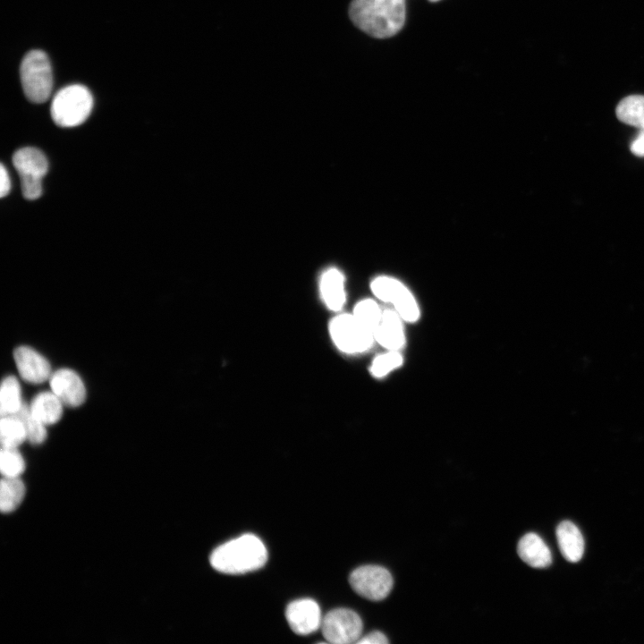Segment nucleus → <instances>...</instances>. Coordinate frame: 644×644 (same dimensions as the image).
<instances>
[{
  "instance_id": "nucleus-1",
  "label": "nucleus",
  "mask_w": 644,
  "mask_h": 644,
  "mask_svg": "<svg viewBox=\"0 0 644 644\" xmlns=\"http://www.w3.org/2000/svg\"><path fill=\"white\" fill-rule=\"evenodd\" d=\"M349 16L356 27L377 38L398 33L405 21V0H352Z\"/></svg>"
},
{
  "instance_id": "nucleus-2",
  "label": "nucleus",
  "mask_w": 644,
  "mask_h": 644,
  "mask_svg": "<svg viewBox=\"0 0 644 644\" xmlns=\"http://www.w3.org/2000/svg\"><path fill=\"white\" fill-rule=\"evenodd\" d=\"M267 559V551L261 539L247 533L217 547L209 562L222 573L242 574L261 568Z\"/></svg>"
},
{
  "instance_id": "nucleus-3",
  "label": "nucleus",
  "mask_w": 644,
  "mask_h": 644,
  "mask_svg": "<svg viewBox=\"0 0 644 644\" xmlns=\"http://www.w3.org/2000/svg\"><path fill=\"white\" fill-rule=\"evenodd\" d=\"M92 107L93 97L86 87L69 85L55 95L51 104V116L60 127H76L87 120Z\"/></svg>"
},
{
  "instance_id": "nucleus-4",
  "label": "nucleus",
  "mask_w": 644,
  "mask_h": 644,
  "mask_svg": "<svg viewBox=\"0 0 644 644\" xmlns=\"http://www.w3.org/2000/svg\"><path fill=\"white\" fill-rule=\"evenodd\" d=\"M20 75L22 89L30 102L40 104L49 98L53 74L49 58L45 52H29L21 61Z\"/></svg>"
},
{
  "instance_id": "nucleus-5",
  "label": "nucleus",
  "mask_w": 644,
  "mask_h": 644,
  "mask_svg": "<svg viewBox=\"0 0 644 644\" xmlns=\"http://www.w3.org/2000/svg\"><path fill=\"white\" fill-rule=\"evenodd\" d=\"M13 164L20 175L22 193L30 198L40 195L42 180L48 171L44 153L32 147L21 148L13 154Z\"/></svg>"
},
{
  "instance_id": "nucleus-6",
  "label": "nucleus",
  "mask_w": 644,
  "mask_h": 644,
  "mask_svg": "<svg viewBox=\"0 0 644 644\" xmlns=\"http://www.w3.org/2000/svg\"><path fill=\"white\" fill-rule=\"evenodd\" d=\"M371 290L377 298L391 303L404 321L415 322L419 318V309L414 296L399 280L377 276L371 283Z\"/></svg>"
},
{
  "instance_id": "nucleus-7",
  "label": "nucleus",
  "mask_w": 644,
  "mask_h": 644,
  "mask_svg": "<svg viewBox=\"0 0 644 644\" xmlns=\"http://www.w3.org/2000/svg\"><path fill=\"white\" fill-rule=\"evenodd\" d=\"M331 337L335 345L347 353L367 351L375 340L374 335L365 329L352 314H342L330 323Z\"/></svg>"
},
{
  "instance_id": "nucleus-8",
  "label": "nucleus",
  "mask_w": 644,
  "mask_h": 644,
  "mask_svg": "<svg viewBox=\"0 0 644 644\" xmlns=\"http://www.w3.org/2000/svg\"><path fill=\"white\" fill-rule=\"evenodd\" d=\"M321 628L327 642L350 644L356 643L361 637L363 625L360 617L354 611L336 608L323 617Z\"/></svg>"
},
{
  "instance_id": "nucleus-9",
  "label": "nucleus",
  "mask_w": 644,
  "mask_h": 644,
  "mask_svg": "<svg viewBox=\"0 0 644 644\" xmlns=\"http://www.w3.org/2000/svg\"><path fill=\"white\" fill-rule=\"evenodd\" d=\"M349 582L362 597L373 601L386 598L393 588V577L384 567L363 565L352 572Z\"/></svg>"
},
{
  "instance_id": "nucleus-10",
  "label": "nucleus",
  "mask_w": 644,
  "mask_h": 644,
  "mask_svg": "<svg viewBox=\"0 0 644 644\" xmlns=\"http://www.w3.org/2000/svg\"><path fill=\"white\" fill-rule=\"evenodd\" d=\"M286 620L296 634L307 635L321 627L323 617L318 603L310 598L291 602L285 611Z\"/></svg>"
},
{
  "instance_id": "nucleus-11",
  "label": "nucleus",
  "mask_w": 644,
  "mask_h": 644,
  "mask_svg": "<svg viewBox=\"0 0 644 644\" xmlns=\"http://www.w3.org/2000/svg\"><path fill=\"white\" fill-rule=\"evenodd\" d=\"M52 392L64 405L78 407L86 398V389L80 376L69 369L54 372L49 378Z\"/></svg>"
},
{
  "instance_id": "nucleus-12",
  "label": "nucleus",
  "mask_w": 644,
  "mask_h": 644,
  "mask_svg": "<svg viewBox=\"0 0 644 644\" xmlns=\"http://www.w3.org/2000/svg\"><path fill=\"white\" fill-rule=\"evenodd\" d=\"M13 358L20 376L29 383H43L53 374L49 362L29 346L17 347Z\"/></svg>"
},
{
  "instance_id": "nucleus-13",
  "label": "nucleus",
  "mask_w": 644,
  "mask_h": 644,
  "mask_svg": "<svg viewBox=\"0 0 644 644\" xmlns=\"http://www.w3.org/2000/svg\"><path fill=\"white\" fill-rule=\"evenodd\" d=\"M402 320L395 310H384L375 340L388 351H399L405 343Z\"/></svg>"
},
{
  "instance_id": "nucleus-14",
  "label": "nucleus",
  "mask_w": 644,
  "mask_h": 644,
  "mask_svg": "<svg viewBox=\"0 0 644 644\" xmlns=\"http://www.w3.org/2000/svg\"><path fill=\"white\" fill-rule=\"evenodd\" d=\"M517 553L524 563L534 568H546L552 563L549 547L536 533H527L519 540Z\"/></svg>"
},
{
  "instance_id": "nucleus-15",
  "label": "nucleus",
  "mask_w": 644,
  "mask_h": 644,
  "mask_svg": "<svg viewBox=\"0 0 644 644\" xmlns=\"http://www.w3.org/2000/svg\"><path fill=\"white\" fill-rule=\"evenodd\" d=\"M556 538L563 556L571 563L579 562L584 553V539L577 526L562 521L556 528Z\"/></svg>"
},
{
  "instance_id": "nucleus-16",
  "label": "nucleus",
  "mask_w": 644,
  "mask_h": 644,
  "mask_svg": "<svg viewBox=\"0 0 644 644\" xmlns=\"http://www.w3.org/2000/svg\"><path fill=\"white\" fill-rule=\"evenodd\" d=\"M320 292L326 305L339 310L345 302L344 278L336 268L326 270L320 280Z\"/></svg>"
},
{
  "instance_id": "nucleus-17",
  "label": "nucleus",
  "mask_w": 644,
  "mask_h": 644,
  "mask_svg": "<svg viewBox=\"0 0 644 644\" xmlns=\"http://www.w3.org/2000/svg\"><path fill=\"white\" fill-rule=\"evenodd\" d=\"M63 402L53 392H42L32 400L30 410L42 423H56L63 414Z\"/></svg>"
},
{
  "instance_id": "nucleus-18",
  "label": "nucleus",
  "mask_w": 644,
  "mask_h": 644,
  "mask_svg": "<svg viewBox=\"0 0 644 644\" xmlns=\"http://www.w3.org/2000/svg\"><path fill=\"white\" fill-rule=\"evenodd\" d=\"M25 492V485L20 477H3L0 485V509L2 513H9L16 510L21 504Z\"/></svg>"
},
{
  "instance_id": "nucleus-19",
  "label": "nucleus",
  "mask_w": 644,
  "mask_h": 644,
  "mask_svg": "<svg viewBox=\"0 0 644 644\" xmlns=\"http://www.w3.org/2000/svg\"><path fill=\"white\" fill-rule=\"evenodd\" d=\"M616 115L626 124L644 129V96L631 95L622 99L616 107Z\"/></svg>"
},
{
  "instance_id": "nucleus-20",
  "label": "nucleus",
  "mask_w": 644,
  "mask_h": 644,
  "mask_svg": "<svg viewBox=\"0 0 644 644\" xmlns=\"http://www.w3.org/2000/svg\"><path fill=\"white\" fill-rule=\"evenodd\" d=\"M21 386L16 377H6L0 390V412L2 416L14 415L22 406Z\"/></svg>"
},
{
  "instance_id": "nucleus-21",
  "label": "nucleus",
  "mask_w": 644,
  "mask_h": 644,
  "mask_svg": "<svg viewBox=\"0 0 644 644\" xmlns=\"http://www.w3.org/2000/svg\"><path fill=\"white\" fill-rule=\"evenodd\" d=\"M0 439L2 447L7 448H17L27 439L24 426L19 418L14 415L2 416Z\"/></svg>"
},
{
  "instance_id": "nucleus-22",
  "label": "nucleus",
  "mask_w": 644,
  "mask_h": 644,
  "mask_svg": "<svg viewBox=\"0 0 644 644\" xmlns=\"http://www.w3.org/2000/svg\"><path fill=\"white\" fill-rule=\"evenodd\" d=\"M382 312L376 301L367 299L357 303L352 315L365 329L374 335L381 321Z\"/></svg>"
},
{
  "instance_id": "nucleus-23",
  "label": "nucleus",
  "mask_w": 644,
  "mask_h": 644,
  "mask_svg": "<svg viewBox=\"0 0 644 644\" xmlns=\"http://www.w3.org/2000/svg\"><path fill=\"white\" fill-rule=\"evenodd\" d=\"M14 416L19 418L22 422L26 431L27 440L31 444L39 445L46 440V425L31 413L30 407L23 403Z\"/></svg>"
},
{
  "instance_id": "nucleus-24",
  "label": "nucleus",
  "mask_w": 644,
  "mask_h": 644,
  "mask_svg": "<svg viewBox=\"0 0 644 644\" xmlns=\"http://www.w3.org/2000/svg\"><path fill=\"white\" fill-rule=\"evenodd\" d=\"M25 470V462L17 448L2 447L0 470L3 477L18 478Z\"/></svg>"
},
{
  "instance_id": "nucleus-25",
  "label": "nucleus",
  "mask_w": 644,
  "mask_h": 644,
  "mask_svg": "<svg viewBox=\"0 0 644 644\" xmlns=\"http://www.w3.org/2000/svg\"><path fill=\"white\" fill-rule=\"evenodd\" d=\"M402 364V356L398 351H388L373 360L370 372L376 377H382Z\"/></svg>"
},
{
  "instance_id": "nucleus-26",
  "label": "nucleus",
  "mask_w": 644,
  "mask_h": 644,
  "mask_svg": "<svg viewBox=\"0 0 644 644\" xmlns=\"http://www.w3.org/2000/svg\"><path fill=\"white\" fill-rule=\"evenodd\" d=\"M356 643H358V644H386V643H388V640L384 633H382L381 631H375L369 632V634H367L363 637H360Z\"/></svg>"
},
{
  "instance_id": "nucleus-27",
  "label": "nucleus",
  "mask_w": 644,
  "mask_h": 644,
  "mask_svg": "<svg viewBox=\"0 0 644 644\" xmlns=\"http://www.w3.org/2000/svg\"><path fill=\"white\" fill-rule=\"evenodd\" d=\"M11 190V181L8 171L2 164L0 168V196L2 198L7 196Z\"/></svg>"
},
{
  "instance_id": "nucleus-28",
  "label": "nucleus",
  "mask_w": 644,
  "mask_h": 644,
  "mask_svg": "<svg viewBox=\"0 0 644 644\" xmlns=\"http://www.w3.org/2000/svg\"><path fill=\"white\" fill-rule=\"evenodd\" d=\"M631 151L638 157H644V129H641L631 144Z\"/></svg>"
},
{
  "instance_id": "nucleus-29",
  "label": "nucleus",
  "mask_w": 644,
  "mask_h": 644,
  "mask_svg": "<svg viewBox=\"0 0 644 644\" xmlns=\"http://www.w3.org/2000/svg\"><path fill=\"white\" fill-rule=\"evenodd\" d=\"M428 1H430V2H436V1H439V0H428Z\"/></svg>"
}]
</instances>
